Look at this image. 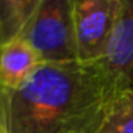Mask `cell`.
Returning a JSON list of instances; mask_svg holds the SVG:
<instances>
[{"label": "cell", "instance_id": "9c48e42d", "mask_svg": "<svg viewBox=\"0 0 133 133\" xmlns=\"http://www.w3.org/2000/svg\"><path fill=\"white\" fill-rule=\"evenodd\" d=\"M0 133H6V130H5V127L2 124V119H0Z\"/></svg>", "mask_w": 133, "mask_h": 133}, {"label": "cell", "instance_id": "277c9868", "mask_svg": "<svg viewBox=\"0 0 133 133\" xmlns=\"http://www.w3.org/2000/svg\"><path fill=\"white\" fill-rule=\"evenodd\" d=\"M114 91L133 88V0H122L121 13L103 55L92 61Z\"/></svg>", "mask_w": 133, "mask_h": 133}, {"label": "cell", "instance_id": "52a82bcc", "mask_svg": "<svg viewBox=\"0 0 133 133\" xmlns=\"http://www.w3.org/2000/svg\"><path fill=\"white\" fill-rule=\"evenodd\" d=\"M99 133H133V88L111 97Z\"/></svg>", "mask_w": 133, "mask_h": 133}, {"label": "cell", "instance_id": "ba28073f", "mask_svg": "<svg viewBox=\"0 0 133 133\" xmlns=\"http://www.w3.org/2000/svg\"><path fill=\"white\" fill-rule=\"evenodd\" d=\"M3 44H5V41H3V35H2V27H0V49L3 47Z\"/></svg>", "mask_w": 133, "mask_h": 133}, {"label": "cell", "instance_id": "5b68a950", "mask_svg": "<svg viewBox=\"0 0 133 133\" xmlns=\"http://www.w3.org/2000/svg\"><path fill=\"white\" fill-rule=\"evenodd\" d=\"M41 63L35 49L21 36L5 42L0 49V88H21Z\"/></svg>", "mask_w": 133, "mask_h": 133}, {"label": "cell", "instance_id": "8992f818", "mask_svg": "<svg viewBox=\"0 0 133 133\" xmlns=\"http://www.w3.org/2000/svg\"><path fill=\"white\" fill-rule=\"evenodd\" d=\"M42 0H0V27L3 41L17 38Z\"/></svg>", "mask_w": 133, "mask_h": 133}, {"label": "cell", "instance_id": "7a4b0ae2", "mask_svg": "<svg viewBox=\"0 0 133 133\" xmlns=\"http://www.w3.org/2000/svg\"><path fill=\"white\" fill-rule=\"evenodd\" d=\"M19 36L35 49L42 63L78 61L72 0H42Z\"/></svg>", "mask_w": 133, "mask_h": 133}, {"label": "cell", "instance_id": "3957f363", "mask_svg": "<svg viewBox=\"0 0 133 133\" xmlns=\"http://www.w3.org/2000/svg\"><path fill=\"white\" fill-rule=\"evenodd\" d=\"M122 0H72L78 61H97L114 31Z\"/></svg>", "mask_w": 133, "mask_h": 133}, {"label": "cell", "instance_id": "6da1fadb", "mask_svg": "<svg viewBox=\"0 0 133 133\" xmlns=\"http://www.w3.org/2000/svg\"><path fill=\"white\" fill-rule=\"evenodd\" d=\"M113 96L94 63H41L21 88H0V119L6 133H99Z\"/></svg>", "mask_w": 133, "mask_h": 133}]
</instances>
